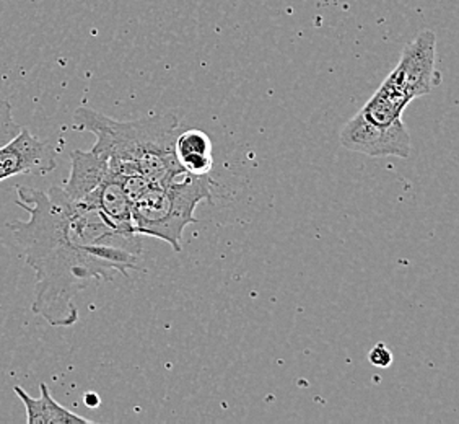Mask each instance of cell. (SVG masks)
<instances>
[{"mask_svg": "<svg viewBox=\"0 0 459 424\" xmlns=\"http://www.w3.org/2000/svg\"><path fill=\"white\" fill-rule=\"evenodd\" d=\"M17 204L30 219L7 227L35 271L33 312L51 327H72L79 320L74 305L79 292L137 268L141 235L113 229L97 209L75 203L62 186L49 191L17 186Z\"/></svg>", "mask_w": 459, "mask_h": 424, "instance_id": "1", "label": "cell"}, {"mask_svg": "<svg viewBox=\"0 0 459 424\" xmlns=\"http://www.w3.org/2000/svg\"><path fill=\"white\" fill-rule=\"evenodd\" d=\"M74 128L97 136L91 149L103 152L116 178L141 173L152 185H167L185 175L175 154L181 123L175 113L116 121L82 106L74 115Z\"/></svg>", "mask_w": 459, "mask_h": 424, "instance_id": "2", "label": "cell"}, {"mask_svg": "<svg viewBox=\"0 0 459 424\" xmlns=\"http://www.w3.org/2000/svg\"><path fill=\"white\" fill-rule=\"evenodd\" d=\"M211 198L207 177L185 173L167 185H152L149 193L133 204L134 232L163 240L175 252H181L183 232L197 221L195 208Z\"/></svg>", "mask_w": 459, "mask_h": 424, "instance_id": "3", "label": "cell"}, {"mask_svg": "<svg viewBox=\"0 0 459 424\" xmlns=\"http://www.w3.org/2000/svg\"><path fill=\"white\" fill-rule=\"evenodd\" d=\"M341 144L349 151L368 157H401L411 155V136L403 119L391 126H378L365 119L360 113L345 124Z\"/></svg>", "mask_w": 459, "mask_h": 424, "instance_id": "4", "label": "cell"}, {"mask_svg": "<svg viewBox=\"0 0 459 424\" xmlns=\"http://www.w3.org/2000/svg\"><path fill=\"white\" fill-rule=\"evenodd\" d=\"M435 62L437 35L432 30H424L411 43H407L401 61L391 75L398 80L412 100L424 97L438 84Z\"/></svg>", "mask_w": 459, "mask_h": 424, "instance_id": "5", "label": "cell"}, {"mask_svg": "<svg viewBox=\"0 0 459 424\" xmlns=\"http://www.w3.org/2000/svg\"><path fill=\"white\" fill-rule=\"evenodd\" d=\"M53 170H56L53 152L28 129L22 128L13 139L0 146V181L25 173L46 175Z\"/></svg>", "mask_w": 459, "mask_h": 424, "instance_id": "6", "label": "cell"}, {"mask_svg": "<svg viewBox=\"0 0 459 424\" xmlns=\"http://www.w3.org/2000/svg\"><path fill=\"white\" fill-rule=\"evenodd\" d=\"M71 160V175L62 186V190L75 203L87 204L111 173L108 157L103 152L91 149L87 152H72Z\"/></svg>", "mask_w": 459, "mask_h": 424, "instance_id": "7", "label": "cell"}, {"mask_svg": "<svg viewBox=\"0 0 459 424\" xmlns=\"http://www.w3.org/2000/svg\"><path fill=\"white\" fill-rule=\"evenodd\" d=\"M83 206L97 209L101 214V217L117 232L135 234L134 232L133 204L127 199L123 186L113 172L98 188L97 193L91 196L89 203L83 204Z\"/></svg>", "mask_w": 459, "mask_h": 424, "instance_id": "8", "label": "cell"}, {"mask_svg": "<svg viewBox=\"0 0 459 424\" xmlns=\"http://www.w3.org/2000/svg\"><path fill=\"white\" fill-rule=\"evenodd\" d=\"M411 102L412 97L389 74L388 79L381 84L380 89L377 90V93L360 110V115L370 123L391 126L403 119V113Z\"/></svg>", "mask_w": 459, "mask_h": 424, "instance_id": "9", "label": "cell"}, {"mask_svg": "<svg viewBox=\"0 0 459 424\" xmlns=\"http://www.w3.org/2000/svg\"><path fill=\"white\" fill-rule=\"evenodd\" d=\"M175 154L187 175L207 177L212 172V141L201 129H187L178 134Z\"/></svg>", "mask_w": 459, "mask_h": 424, "instance_id": "10", "label": "cell"}, {"mask_svg": "<svg viewBox=\"0 0 459 424\" xmlns=\"http://www.w3.org/2000/svg\"><path fill=\"white\" fill-rule=\"evenodd\" d=\"M41 397L33 398L28 392L15 385L13 390L27 410L28 424H77L91 423L83 416L75 415L67 408L61 407L54 400L46 384H41Z\"/></svg>", "mask_w": 459, "mask_h": 424, "instance_id": "11", "label": "cell"}, {"mask_svg": "<svg viewBox=\"0 0 459 424\" xmlns=\"http://www.w3.org/2000/svg\"><path fill=\"white\" fill-rule=\"evenodd\" d=\"M22 131V126L15 121L12 105L7 100H0V146L13 139Z\"/></svg>", "mask_w": 459, "mask_h": 424, "instance_id": "12", "label": "cell"}, {"mask_svg": "<svg viewBox=\"0 0 459 424\" xmlns=\"http://www.w3.org/2000/svg\"><path fill=\"white\" fill-rule=\"evenodd\" d=\"M368 361L377 367H388L393 363V354L386 348V345L378 343V345L371 348V351L368 353Z\"/></svg>", "mask_w": 459, "mask_h": 424, "instance_id": "13", "label": "cell"}, {"mask_svg": "<svg viewBox=\"0 0 459 424\" xmlns=\"http://www.w3.org/2000/svg\"><path fill=\"white\" fill-rule=\"evenodd\" d=\"M85 405L90 408H95L100 405V397H98L97 393H87L85 395Z\"/></svg>", "mask_w": 459, "mask_h": 424, "instance_id": "14", "label": "cell"}]
</instances>
